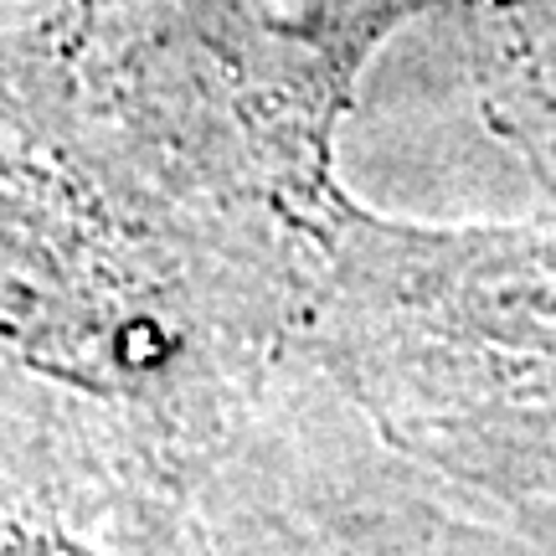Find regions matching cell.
Instances as JSON below:
<instances>
[{
    "instance_id": "obj_1",
    "label": "cell",
    "mask_w": 556,
    "mask_h": 556,
    "mask_svg": "<svg viewBox=\"0 0 556 556\" xmlns=\"http://www.w3.org/2000/svg\"><path fill=\"white\" fill-rule=\"evenodd\" d=\"M83 5H144V0H83ZM186 26L197 21L217 41H232L238 58L274 88V109H299L304 88L330 78L340 52L366 21L387 16L402 0H155Z\"/></svg>"
}]
</instances>
